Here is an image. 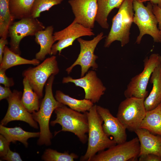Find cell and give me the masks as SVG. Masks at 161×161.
I'll use <instances>...</instances> for the list:
<instances>
[{"label":"cell","mask_w":161,"mask_h":161,"mask_svg":"<svg viewBox=\"0 0 161 161\" xmlns=\"http://www.w3.org/2000/svg\"><path fill=\"white\" fill-rule=\"evenodd\" d=\"M139 157V161H161V157L151 154L141 155Z\"/></svg>","instance_id":"obj_33"},{"label":"cell","mask_w":161,"mask_h":161,"mask_svg":"<svg viewBox=\"0 0 161 161\" xmlns=\"http://www.w3.org/2000/svg\"><path fill=\"white\" fill-rule=\"evenodd\" d=\"M133 5L134 12L133 22L137 26L140 32L135 43L140 44L144 35H148L154 42L161 43V32L157 27L158 23L153 12L152 4L148 2L145 6L143 2L133 0Z\"/></svg>","instance_id":"obj_5"},{"label":"cell","mask_w":161,"mask_h":161,"mask_svg":"<svg viewBox=\"0 0 161 161\" xmlns=\"http://www.w3.org/2000/svg\"><path fill=\"white\" fill-rule=\"evenodd\" d=\"M69 82L83 88L85 94L84 98L90 100L94 103L99 102L106 89L96 72L93 70L88 71L85 75L80 78L75 79L70 76L63 78V83Z\"/></svg>","instance_id":"obj_13"},{"label":"cell","mask_w":161,"mask_h":161,"mask_svg":"<svg viewBox=\"0 0 161 161\" xmlns=\"http://www.w3.org/2000/svg\"><path fill=\"white\" fill-rule=\"evenodd\" d=\"M22 95L21 92L14 90L11 95L6 99L8 104V108L5 116L1 121V124L4 126L10 122L19 120L25 122L30 126L38 129V126L37 122L22 102Z\"/></svg>","instance_id":"obj_14"},{"label":"cell","mask_w":161,"mask_h":161,"mask_svg":"<svg viewBox=\"0 0 161 161\" xmlns=\"http://www.w3.org/2000/svg\"><path fill=\"white\" fill-rule=\"evenodd\" d=\"M6 70L0 69V83L4 85L5 86L10 87L14 84L13 79L8 77L5 74Z\"/></svg>","instance_id":"obj_31"},{"label":"cell","mask_w":161,"mask_h":161,"mask_svg":"<svg viewBox=\"0 0 161 161\" xmlns=\"http://www.w3.org/2000/svg\"><path fill=\"white\" fill-rule=\"evenodd\" d=\"M78 156L74 153H61L51 148L46 149L41 157L45 161H74Z\"/></svg>","instance_id":"obj_28"},{"label":"cell","mask_w":161,"mask_h":161,"mask_svg":"<svg viewBox=\"0 0 161 161\" xmlns=\"http://www.w3.org/2000/svg\"><path fill=\"white\" fill-rule=\"evenodd\" d=\"M0 133L10 143H15L17 141L22 143L26 147L28 146L27 140L30 138L39 137L40 132L25 131L20 127L8 128L0 124Z\"/></svg>","instance_id":"obj_20"},{"label":"cell","mask_w":161,"mask_h":161,"mask_svg":"<svg viewBox=\"0 0 161 161\" xmlns=\"http://www.w3.org/2000/svg\"><path fill=\"white\" fill-rule=\"evenodd\" d=\"M88 121V146L85 154L80 157L81 161H90L97 153L104 150L117 144L110 139L104 132L103 121L94 105L87 112Z\"/></svg>","instance_id":"obj_1"},{"label":"cell","mask_w":161,"mask_h":161,"mask_svg":"<svg viewBox=\"0 0 161 161\" xmlns=\"http://www.w3.org/2000/svg\"><path fill=\"white\" fill-rule=\"evenodd\" d=\"M59 71L56 57L53 55L37 66L25 70L22 75L28 79L34 91L41 98L43 97L44 86L49 77L57 74Z\"/></svg>","instance_id":"obj_8"},{"label":"cell","mask_w":161,"mask_h":161,"mask_svg":"<svg viewBox=\"0 0 161 161\" xmlns=\"http://www.w3.org/2000/svg\"><path fill=\"white\" fill-rule=\"evenodd\" d=\"M55 97L59 102L68 106L70 108L80 112L88 111L94 106L93 103L89 100L84 99H77L66 95L60 90H57Z\"/></svg>","instance_id":"obj_22"},{"label":"cell","mask_w":161,"mask_h":161,"mask_svg":"<svg viewBox=\"0 0 161 161\" xmlns=\"http://www.w3.org/2000/svg\"><path fill=\"white\" fill-rule=\"evenodd\" d=\"M97 110L103 120L102 127L105 134L108 137H112L117 144L126 141V129L118 119L114 116L107 108L97 105Z\"/></svg>","instance_id":"obj_16"},{"label":"cell","mask_w":161,"mask_h":161,"mask_svg":"<svg viewBox=\"0 0 161 161\" xmlns=\"http://www.w3.org/2000/svg\"><path fill=\"white\" fill-rule=\"evenodd\" d=\"M75 16L73 21L92 29L95 26L97 12V0H69Z\"/></svg>","instance_id":"obj_15"},{"label":"cell","mask_w":161,"mask_h":161,"mask_svg":"<svg viewBox=\"0 0 161 161\" xmlns=\"http://www.w3.org/2000/svg\"><path fill=\"white\" fill-rule=\"evenodd\" d=\"M3 160L7 161H22L19 154L11 151L9 148L7 154L2 157Z\"/></svg>","instance_id":"obj_32"},{"label":"cell","mask_w":161,"mask_h":161,"mask_svg":"<svg viewBox=\"0 0 161 161\" xmlns=\"http://www.w3.org/2000/svg\"><path fill=\"white\" fill-rule=\"evenodd\" d=\"M54 112L56 118L50 122L51 125L54 126L58 124L62 127L61 130L55 132V135L61 131L69 132L76 135L82 143H86L88 131L87 112L81 113L63 104L56 108Z\"/></svg>","instance_id":"obj_3"},{"label":"cell","mask_w":161,"mask_h":161,"mask_svg":"<svg viewBox=\"0 0 161 161\" xmlns=\"http://www.w3.org/2000/svg\"><path fill=\"white\" fill-rule=\"evenodd\" d=\"M94 35L92 29L73 21L64 29L53 33L55 41H58L52 46L50 55H55L58 52L60 55L62 49L72 45L76 39L80 37Z\"/></svg>","instance_id":"obj_12"},{"label":"cell","mask_w":161,"mask_h":161,"mask_svg":"<svg viewBox=\"0 0 161 161\" xmlns=\"http://www.w3.org/2000/svg\"><path fill=\"white\" fill-rule=\"evenodd\" d=\"M145 99L134 97L126 98L119 106L116 117L130 131L135 132L140 128L146 112Z\"/></svg>","instance_id":"obj_6"},{"label":"cell","mask_w":161,"mask_h":161,"mask_svg":"<svg viewBox=\"0 0 161 161\" xmlns=\"http://www.w3.org/2000/svg\"><path fill=\"white\" fill-rule=\"evenodd\" d=\"M53 30V27L49 26L38 31L35 35V41L40 47L39 51L35 55L36 58L39 61L43 60L47 55H50L52 47L55 42Z\"/></svg>","instance_id":"obj_19"},{"label":"cell","mask_w":161,"mask_h":161,"mask_svg":"<svg viewBox=\"0 0 161 161\" xmlns=\"http://www.w3.org/2000/svg\"><path fill=\"white\" fill-rule=\"evenodd\" d=\"M40 61L36 58L30 60L21 57L20 55L12 51L6 46L4 50L2 59L0 63V69L7 70L12 67L22 64H30L38 65Z\"/></svg>","instance_id":"obj_24"},{"label":"cell","mask_w":161,"mask_h":161,"mask_svg":"<svg viewBox=\"0 0 161 161\" xmlns=\"http://www.w3.org/2000/svg\"><path fill=\"white\" fill-rule=\"evenodd\" d=\"M124 0H97L98 8L96 21L103 28L108 29L109 15L114 8L119 9Z\"/></svg>","instance_id":"obj_21"},{"label":"cell","mask_w":161,"mask_h":161,"mask_svg":"<svg viewBox=\"0 0 161 161\" xmlns=\"http://www.w3.org/2000/svg\"><path fill=\"white\" fill-rule=\"evenodd\" d=\"M140 128L161 136V103L154 109L146 111Z\"/></svg>","instance_id":"obj_23"},{"label":"cell","mask_w":161,"mask_h":161,"mask_svg":"<svg viewBox=\"0 0 161 161\" xmlns=\"http://www.w3.org/2000/svg\"><path fill=\"white\" fill-rule=\"evenodd\" d=\"M8 42L7 38H1L0 39V63L2 61L4 48Z\"/></svg>","instance_id":"obj_36"},{"label":"cell","mask_w":161,"mask_h":161,"mask_svg":"<svg viewBox=\"0 0 161 161\" xmlns=\"http://www.w3.org/2000/svg\"><path fill=\"white\" fill-rule=\"evenodd\" d=\"M133 0H124L117 13L113 18L110 31L105 39V47H109L116 41L120 42L122 47L129 42L130 30L134 14Z\"/></svg>","instance_id":"obj_4"},{"label":"cell","mask_w":161,"mask_h":161,"mask_svg":"<svg viewBox=\"0 0 161 161\" xmlns=\"http://www.w3.org/2000/svg\"><path fill=\"white\" fill-rule=\"evenodd\" d=\"M153 5V11L158 23V28L161 32V8L156 5Z\"/></svg>","instance_id":"obj_34"},{"label":"cell","mask_w":161,"mask_h":161,"mask_svg":"<svg viewBox=\"0 0 161 161\" xmlns=\"http://www.w3.org/2000/svg\"><path fill=\"white\" fill-rule=\"evenodd\" d=\"M134 132L140 144L139 156L151 154L161 157V136L158 135L155 136L148 130L141 128Z\"/></svg>","instance_id":"obj_17"},{"label":"cell","mask_w":161,"mask_h":161,"mask_svg":"<svg viewBox=\"0 0 161 161\" xmlns=\"http://www.w3.org/2000/svg\"><path fill=\"white\" fill-rule=\"evenodd\" d=\"M54 78L55 75H53L48 79L45 84V95L39 110L32 114L33 119L39 126L40 135L37 143L39 145H51L52 135L49 130L50 118L55 110L63 105L58 101L53 95L52 86Z\"/></svg>","instance_id":"obj_2"},{"label":"cell","mask_w":161,"mask_h":161,"mask_svg":"<svg viewBox=\"0 0 161 161\" xmlns=\"http://www.w3.org/2000/svg\"><path fill=\"white\" fill-rule=\"evenodd\" d=\"M140 150L139 141L136 137L98 153L90 161H135L139 157Z\"/></svg>","instance_id":"obj_9"},{"label":"cell","mask_w":161,"mask_h":161,"mask_svg":"<svg viewBox=\"0 0 161 161\" xmlns=\"http://www.w3.org/2000/svg\"><path fill=\"white\" fill-rule=\"evenodd\" d=\"M149 81L152 85V87L149 95L144 100L146 111L154 109L161 103V64L154 69Z\"/></svg>","instance_id":"obj_18"},{"label":"cell","mask_w":161,"mask_h":161,"mask_svg":"<svg viewBox=\"0 0 161 161\" xmlns=\"http://www.w3.org/2000/svg\"><path fill=\"white\" fill-rule=\"evenodd\" d=\"M63 0H35L31 10V16L37 18L43 12L49 10L53 6L60 4Z\"/></svg>","instance_id":"obj_29"},{"label":"cell","mask_w":161,"mask_h":161,"mask_svg":"<svg viewBox=\"0 0 161 161\" xmlns=\"http://www.w3.org/2000/svg\"><path fill=\"white\" fill-rule=\"evenodd\" d=\"M24 91L21 97L22 102L28 111L32 113L39 110V97L34 91L28 79L24 77L23 80Z\"/></svg>","instance_id":"obj_25"},{"label":"cell","mask_w":161,"mask_h":161,"mask_svg":"<svg viewBox=\"0 0 161 161\" xmlns=\"http://www.w3.org/2000/svg\"><path fill=\"white\" fill-rule=\"evenodd\" d=\"M142 71L131 79L124 92L126 98L134 97L145 98L148 95L147 88L151 75L155 68L161 64V55L152 53L143 60Z\"/></svg>","instance_id":"obj_7"},{"label":"cell","mask_w":161,"mask_h":161,"mask_svg":"<svg viewBox=\"0 0 161 161\" xmlns=\"http://www.w3.org/2000/svg\"><path fill=\"white\" fill-rule=\"evenodd\" d=\"M105 37L101 32L90 40H85L80 38L77 39L80 45V52L75 62L66 69L67 73L69 74L77 65L81 67V77L84 76L90 68L97 69L98 66L96 60L98 57L95 54L94 51L98 43Z\"/></svg>","instance_id":"obj_11"},{"label":"cell","mask_w":161,"mask_h":161,"mask_svg":"<svg viewBox=\"0 0 161 161\" xmlns=\"http://www.w3.org/2000/svg\"><path fill=\"white\" fill-rule=\"evenodd\" d=\"M35 0H9L10 11L14 20L31 16Z\"/></svg>","instance_id":"obj_26"},{"label":"cell","mask_w":161,"mask_h":161,"mask_svg":"<svg viewBox=\"0 0 161 161\" xmlns=\"http://www.w3.org/2000/svg\"><path fill=\"white\" fill-rule=\"evenodd\" d=\"M14 19L11 15L9 0H0V36L7 38L8 29Z\"/></svg>","instance_id":"obj_27"},{"label":"cell","mask_w":161,"mask_h":161,"mask_svg":"<svg viewBox=\"0 0 161 161\" xmlns=\"http://www.w3.org/2000/svg\"><path fill=\"white\" fill-rule=\"evenodd\" d=\"M12 93L9 87L0 86V100L7 99Z\"/></svg>","instance_id":"obj_35"},{"label":"cell","mask_w":161,"mask_h":161,"mask_svg":"<svg viewBox=\"0 0 161 161\" xmlns=\"http://www.w3.org/2000/svg\"><path fill=\"white\" fill-rule=\"evenodd\" d=\"M45 29L41 22L31 16L13 22L8 29V36L10 38V49L20 55L19 44L21 40L27 36H35L38 31Z\"/></svg>","instance_id":"obj_10"},{"label":"cell","mask_w":161,"mask_h":161,"mask_svg":"<svg viewBox=\"0 0 161 161\" xmlns=\"http://www.w3.org/2000/svg\"><path fill=\"white\" fill-rule=\"evenodd\" d=\"M10 142L2 135L0 134V156L3 157L7 153Z\"/></svg>","instance_id":"obj_30"},{"label":"cell","mask_w":161,"mask_h":161,"mask_svg":"<svg viewBox=\"0 0 161 161\" xmlns=\"http://www.w3.org/2000/svg\"><path fill=\"white\" fill-rule=\"evenodd\" d=\"M140 2H144L146 1H150L153 4L156 5L161 8V0H137Z\"/></svg>","instance_id":"obj_37"}]
</instances>
